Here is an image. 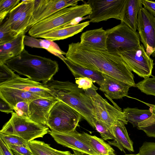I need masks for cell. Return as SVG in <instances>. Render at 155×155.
I'll return each mask as SVG.
<instances>
[{"label": "cell", "mask_w": 155, "mask_h": 155, "mask_svg": "<svg viewBox=\"0 0 155 155\" xmlns=\"http://www.w3.org/2000/svg\"><path fill=\"white\" fill-rule=\"evenodd\" d=\"M65 57L82 67L136 87L132 71L119 55L94 49L78 42L69 45Z\"/></svg>", "instance_id": "cell-1"}, {"label": "cell", "mask_w": 155, "mask_h": 155, "mask_svg": "<svg viewBox=\"0 0 155 155\" xmlns=\"http://www.w3.org/2000/svg\"><path fill=\"white\" fill-rule=\"evenodd\" d=\"M5 64L19 74L33 81L46 84L58 72L59 65L55 61L29 53L25 49L18 56Z\"/></svg>", "instance_id": "cell-2"}, {"label": "cell", "mask_w": 155, "mask_h": 155, "mask_svg": "<svg viewBox=\"0 0 155 155\" xmlns=\"http://www.w3.org/2000/svg\"><path fill=\"white\" fill-rule=\"evenodd\" d=\"M44 84L56 98L77 111L94 128L96 119L94 107L84 90L79 88L76 84L69 81H60L53 78Z\"/></svg>", "instance_id": "cell-3"}, {"label": "cell", "mask_w": 155, "mask_h": 155, "mask_svg": "<svg viewBox=\"0 0 155 155\" xmlns=\"http://www.w3.org/2000/svg\"><path fill=\"white\" fill-rule=\"evenodd\" d=\"M91 13L90 5L87 3L62 9L32 26L28 33L37 38L52 30L68 26L75 19Z\"/></svg>", "instance_id": "cell-4"}, {"label": "cell", "mask_w": 155, "mask_h": 155, "mask_svg": "<svg viewBox=\"0 0 155 155\" xmlns=\"http://www.w3.org/2000/svg\"><path fill=\"white\" fill-rule=\"evenodd\" d=\"M10 119L3 126L0 132L8 135H14L28 142L43 137L49 133V128L46 125L35 122L29 118L22 117L15 112Z\"/></svg>", "instance_id": "cell-5"}, {"label": "cell", "mask_w": 155, "mask_h": 155, "mask_svg": "<svg viewBox=\"0 0 155 155\" xmlns=\"http://www.w3.org/2000/svg\"><path fill=\"white\" fill-rule=\"evenodd\" d=\"M82 117L74 109L58 100L50 111L47 126L52 131L68 133L76 130Z\"/></svg>", "instance_id": "cell-6"}, {"label": "cell", "mask_w": 155, "mask_h": 155, "mask_svg": "<svg viewBox=\"0 0 155 155\" xmlns=\"http://www.w3.org/2000/svg\"><path fill=\"white\" fill-rule=\"evenodd\" d=\"M107 51L118 55L137 46L140 43L138 33L134 32L124 22L106 30Z\"/></svg>", "instance_id": "cell-7"}, {"label": "cell", "mask_w": 155, "mask_h": 155, "mask_svg": "<svg viewBox=\"0 0 155 155\" xmlns=\"http://www.w3.org/2000/svg\"><path fill=\"white\" fill-rule=\"evenodd\" d=\"M98 88L94 84L90 88L84 90L89 97L94 107L95 119L107 125L110 128L118 121L127 124L124 114L117 105L113 106L97 92Z\"/></svg>", "instance_id": "cell-8"}, {"label": "cell", "mask_w": 155, "mask_h": 155, "mask_svg": "<svg viewBox=\"0 0 155 155\" xmlns=\"http://www.w3.org/2000/svg\"><path fill=\"white\" fill-rule=\"evenodd\" d=\"M132 71L144 79L152 76L154 64L153 60L147 53L143 45L136 47L119 54Z\"/></svg>", "instance_id": "cell-9"}, {"label": "cell", "mask_w": 155, "mask_h": 155, "mask_svg": "<svg viewBox=\"0 0 155 155\" xmlns=\"http://www.w3.org/2000/svg\"><path fill=\"white\" fill-rule=\"evenodd\" d=\"M126 0H89L86 3L91 9L90 22L98 23L110 18L122 20Z\"/></svg>", "instance_id": "cell-10"}, {"label": "cell", "mask_w": 155, "mask_h": 155, "mask_svg": "<svg viewBox=\"0 0 155 155\" xmlns=\"http://www.w3.org/2000/svg\"><path fill=\"white\" fill-rule=\"evenodd\" d=\"M137 26L141 41L150 57L155 51V18L143 6L138 14Z\"/></svg>", "instance_id": "cell-11"}, {"label": "cell", "mask_w": 155, "mask_h": 155, "mask_svg": "<svg viewBox=\"0 0 155 155\" xmlns=\"http://www.w3.org/2000/svg\"><path fill=\"white\" fill-rule=\"evenodd\" d=\"M77 0H34L32 17L27 31L33 25L64 8L78 5Z\"/></svg>", "instance_id": "cell-12"}, {"label": "cell", "mask_w": 155, "mask_h": 155, "mask_svg": "<svg viewBox=\"0 0 155 155\" xmlns=\"http://www.w3.org/2000/svg\"><path fill=\"white\" fill-rule=\"evenodd\" d=\"M0 86L17 89L30 93L42 98L50 100L57 99L53 95L51 91L43 84L33 81L28 78H22L19 76L0 85Z\"/></svg>", "instance_id": "cell-13"}, {"label": "cell", "mask_w": 155, "mask_h": 155, "mask_svg": "<svg viewBox=\"0 0 155 155\" xmlns=\"http://www.w3.org/2000/svg\"><path fill=\"white\" fill-rule=\"evenodd\" d=\"M76 130L66 133L50 130L49 134L58 144L88 155H100L78 136Z\"/></svg>", "instance_id": "cell-14"}, {"label": "cell", "mask_w": 155, "mask_h": 155, "mask_svg": "<svg viewBox=\"0 0 155 155\" xmlns=\"http://www.w3.org/2000/svg\"><path fill=\"white\" fill-rule=\"evenodd\" d=\"M58 100L38 98L33 101L29 105V119L35 122L47 126L50 111Z\"/></svg>", "instance_id": "cell-15"}, {"label": "cell", "mask_w": 155, "mask_h": 155, "mask_svg": "<svg viewBox=\"0 0 155 155\" xmlns=\"http://www.w3.org/2000/svg\"><path fill=\"white\" fill-rule=\"evenodd\" d=\"M104 74V79L99 88L105 96L111 99H120L127 96L130 85Z\"/></svg>", "instance_id": "cell-16"}, {"label": "cell", "mask_w": 155, "mask_h": 155, "mask_svg": "<svg viewBox=\"0 0 155 155\" xmlns=\"http://www.w3.org/2000/svg\"><path fill=\"white\" fill-rule=\"evenodd\" d=\"M107 34L103 27L87 30L81 35L80 42L87 47L99 50L107 51Z\"/></svg>", "instance_id": "cell-17"}, {"label": "cell", "mask_w": 155, "mask_h": 155, "mask_svg": "<svg viewBox=\"0 0 155 155\" xmlns=\"http://www.w3.org/2000/svg\"><path fill=\"white\" fill-rule=\"evenodd\" d=\"M25 32L21 33L12 41L0 45V65L21 54L25 49Z\"/></svg>", "instance_id": "cell-18"}, {"label": "cell", "mask_w": 155, "mask_h": 155, "mask_svg": "<svg viewBox=\"0 0 155 155\" xmlns=\"http://www.w3.org/2000/svg\"><path fill=\"white\" fill-rule=\"evenodd\" d=\"M125 125L122 121H118L112 127L115 139L112 141H108V143L124 153V149L134 152L133 143L128 135Z\"/></svg>", "instance_id": "cell-19"}, {"label": "cell", "mask_w": 155, "mask_h": 155, "mask_svg": "<svg viewBox=\"0 0 155 155\" xmlns=\"http://www.w3.org/2000/svg\"><path fill=\"white\" fill-rule=\"evenodd\" d=\"M0 97L8 103L13 109L20 101L31 102L40 97L30 93L15 88L0 86Z\"/></svg>", "instance_id": "cell-20"}, {"label": "cell", "mask_w": 155, "mask_h": 155, "mask_svg": "<svg viewBox=\"0 0 155 155\" xmlns=\"http://www.w3.org/2000/svg\"><path fill=\"white\" fill-rule=\"evenodd\" d=\"M90 23L89 21H87L76 25L56 29L40 35L38 38L53 41L66 39L81 32Z\"/></svg>", "instance_id": "cell-21"}, {"label": "cell", "mask_w": 155, "mask_h": 155, "mask_svg": "<svg viewBox=\"0 0 155 155\" xmlns=\"http://www.w3.org/2000/svg\"><path fill=\"white\" fill-rule=\"evenodd\" d=\"M142 5V0H126L124 5L121 21L134 32L137 29L138 14Z\"/></svg>", "instance_id": "cell-22"}, {"label": "cell", "mask_w": 155, "mask_h": 155, "mask_svg": "<svg viewBox=\"0 0 155 155\" xmlns=\"http://www.w3.org/2000/svg\"><path fill=\"white\" fill-rule=\"evenodd\" d=\"M24 42L25 45L32 48L45 49L63 61L66 59L63 56L66 54V53L61 50L58 45L54 41L46 39H38L25 35Z\"/></svg>", "instance_id": "cell-23"}, {"label": "cell", "mask_w": 155, "mask_h": 155, "mask_svg": "<svg viewBox=\"0 0 155 155\" xmlns=\"http://www.w3.org/2000/svg\"><path fill=\"white\" fill-rule=\"evenodd\" d=\"M63 61L75 78H88L91 79L93 82L96 83L100 86L103 82L104 77L103 73L82 67L66 58Z\"/></svg>", "instance_id": "cell-24"}, {"label": "cell", "mask_w": 155, "mask_h": 155, "mask_svg": "<svg viewBox=\"0 0 155 155\" xmlns=\"http://www.w3.org/2000/svg\"><path fill=\"white\" fill-rule=\"evenodd\" d=\"M78 137L100 155H116L115 150L103 139L87 133L78 132Z\"/></svg>", "instance_id": "cell-25"}, {"label": "cell", "mask_w": 155, "mask_h": 155, "mask_svg": "<svg viewBox=\"0 0 155 155\" xmlns=\"http://www.w3.org/2000/svg\"><path fill=\"white\" fill-rule=\"evenodd\" d=\"M30 149L33 155H72L69 151L54 149L43 141L33 140L28 142Z\"/></svg>", "instance_id": "cell-26"}, {"label": "cell", "mask_w": 155, "mask_h": 155, "mask_svg": "<svg viewBox=\"0 0 155 155\" xmlns=\"http://www.w3.org/2000/svg\"><path fill=\"white\" fill-rule=\"evenodd\" d=\"M123 112L127 120L134 127H137L139 123L149 118L153 113L150 109L140 110L128 107L124 109Z\"/></svg>", "instance_id": "cell-27"}, {"label": "cell", "mask_w": 155, "mask_h": 155, "mask_svg": "<svg viewBox=\"0 0 155 155\" xmlns=\"http://www.w3.org/2000/svg\"><path fill=\"white\" fill-rule=\"evenodd\" d=\"M34 0H31L25 11L18 20L11 25L12 29L18 35L27 31L29 24L32 16Z\"/></svg>", "instance_id": "cell-28"}, {"label": "cell", "mask_w": 155, "mask_h": 155, "mask_svg": "<svg viewBox=\"0 0 155 155\" xmlns=\"http://www.w3.org/2000/svg\"><path fill=\"white\" fill-rule=\"evenodd\" d=\"M31 0H22L8 14L7 17L1 24L7 26H11L17 21L28 6Z\"/></svg>", "instance_id": "cell-29"}, {"label": "cell", "mask_w": 155, "mask_h": 155, "mask_svg": "<svg viewBox=\"0 0 155 155\" xmlns=\"http://www.w3.org/2000/svg\"><path fill=\"white\" fill-rule=\"evenodd\" d=\"M144 79L136 84V87L148 95L155 96V77Z\"/></svg>", "instance_id": "cell-30"}, {"label": "cell", "mask_w": 155, "mask_h": 155, "mask_svg": "<svg viewBox=\"0 0 155 155\" xmlns=\"http://www.w3.org/2000/svg\"><path fill=\"white\" fill-rule=\"evenodd\" d=\"M137 127L144 131L148 137H155V114L153 113L151 117L139 123Z\"/></svg>", "instance_id": "cell-31"}, {"label": "cell", "mask_w": 155, "mask_h": 155, "mask_svg": "<svg viewBox=\"0 0 155 155\" xmlns=\"http://www.w3.org/2000/svg\"><path fill=\"white\" fill-rule=\"evenodd\" d=\"M20 0H0V24L9 12L20 3Z\"/></svg>", "instance_id": "cell-32"}, {"label": "cell", "mask_w": 155, "mask_h": 155, "mask_svg": "<svg viewBox=\"0 0 155 155\" xmlns=\"http://www.w3.org/2000/svg\"><path fill=\"white\" fill-rule=\"evenodd\" d=\"M94 126L104 140H107L115 139L112 128H110L104 122L96 119L94 123Z\"/></svg>", "instance_id": "cell-33"}, {"label": "cell", "mask_w": 155, "mask_h": 155, "mask_svg": "<svg viewBox=\"0 0 155 155\" xmlns=\"http://www.w3.org/2000/svg\"><path fill=\"white\" fill-rule=\"evenodd\" d=\"M0 139L6 145L21 146L30 149L28 142L18 136L6 135L0 132Z\"/></svg>", "instance_id": "cell-34"}, {"label": "cell", "mask_w": 155, "mask_h": 155, "mask_svg": "<svg viewBox=\"0 0 155 155\" xmlns=\"http://www.w3.org/2000/svg\"><path fill=\"white\" fill-rule=\"evenodd\" d=\"M18 35L17 32L12 29L11 26L0 24V45L12 41Z\"/></svg>", "instance_id": "cell-35"}, {"label": "cell", "mask_w": 155, "mask_h": 155, "mask_svg": "<svg viewBox=\"0 0 155 155\" xmlns=\"http://www.w3.org/2000/svg\"><path fill=\"white\" fill-rule=\"evenodd\" d=\"M19 76L5 64L0 65V85Z\"/></svg>", "instance_id": "cell-36"}, {"label": "cell", "mask_w": 155, "mask_h": 155, "mask_svg": "<svg viewBox=\"0 0 155 155\" xmlns=\"http://www.w3.org/2000/svg\"><path fill=\"white\" fill-rule=\"evenodd\" d=\"M30 102L23 101L16 104L13 109L15 112L22 117L29 118V105Z\"/></svg>", "instance_id": "cell-37"}, {"label": "cell", "mask_w": 155, "mask_h": 155, "mask_svg": "<svg viewBox=\"0 0 155 155\" xmlns=\"http://www.w3.org/2000/svg\"><path fill=\"white\" fill-rule=\"evenodd\" d=\"M140 155H155V143L145 142L140 148Z\"/></svg>", "instance_id": "cell-38"}, {"label": "cell", "mask_w": 155, "mask_h": 155, "mask_svg": "<svg viewBox=\"0 0 155 155\" xmlns=\"http://www.w3.org/2000/svg\"><path fill=\"white\" fill-rule=\"evenodd\" d=\"M93 82L91 79L87 77L75 78V84L79 88L84 90L91 88L93 84Z\"/></svg>", "instance_id": "cell-39"}, {"label": "cell", "mask_w": 155, "mask_h": 155, "mask_svg": "<svg viewBox=\"0 0 155 155\" xmlns=\"http://www.w3.org/2000/svg\"><path fill=\"white\" fill-rule=\"evenodd\" d=\"M6 146L12 150H14L23 155H33L30 149L25 147L8 144Z\"/></svg>", "instance_id": "cell-40"}, {"label": "cell", "mask_w": 155, "mask_h": 155, "mask_svg": "<svg viewBox=\"0 0 155 155\" xmlns=\"http://www.w3.org/2000/svg\"><path fill=\"white\" fill-rule=\"evenodd\" d=\"M142 3L143 7L155 18V1L142 0Z\"/></svg>", "instance_id": "cell-41"}, {"label": "cell", "mask_w": 155, "mask_h": 155, "mask_svg": "<svg viewBox=\"0 0 155 155\" xmlns=\"http://www.w3.org/2000/svg\"><path fill=\"white\" fill-rule=\"evenodd\" d=\"M0 110L7 114L12 113L14 109L6 101L0 97Z\"/></svg>", "instance_id": "cell-42"}, {"label": "cell", "mask_w": 155, "mask_h": 155, "mask_svg": "<svg viewBox=\"0 0 155 155\" xmlns=\"http://www.w3.org/2000/svg\"><path fill=\"white\" fill-rule=\"evenodd\" d=\"M0 153L2 155H14L12 150L0 139Z\"/></svg>", "instance_id": "cell-43"}, {"label": "cell", "mask_w": 155, "mask_h": 155, "mask_svg": "<svg viewBox=\"0 0 155 155\" xmlns=\"http://www.w3.org/2000/svg\"><path fill=\"white\" fill-rule=\"evenodd\" d=\"M144 104L149 107V109L151 111L155 114V104L154 105L149 104L147 103H145L143 102Z\"/></svg>", "instance_id": "cell-44"}, {"label": "cell", "mask_w": 155, "mask_h": 155, "mask_svg": "<svg viewBox=\"0 0 155 155\" xmlns=\"http://www.w3.org/2000/svg\"><path fill=\"white\" fill-rule=\"evenodd\" d=\"M73 153L72 154V155H88L87 154L84 153L80 151L73 150Z\"/></svg>", "instance_id": "cell-45"}, {"label": "cell", "mask_w": 155, "mask_h": 155, "mask_svg": "<svg viewBox=\"0 0 155 155\" xmlns=\"http://www.w3.org/2000/svg\"><path fill=\"white\" fill-rule=\"evenodd\" d=\"M14 155H23L14 150H12Z\"/></svg>", "instance_id": "cell-46"}, {"label": "cell", "mask_w": 155, "mask_h": 155, "mask_svg": "<svg viewBox=\"0 0 155 155\" xmlns=\"http://www.w3.org/2000/svg\"><path fill=\"white\" fill-rule=\"evenodd\" d=\"M125 155H140L139 153L136 154H126Z\"/></svg>", "instance_id": "cell-47"}, {"label": "cell", "mask_w": 155, "mask_h": 155, "mask_svg": "<svg viewBox=\"0 0 155 155\" xmlns=\"http://www.w3.org/2000/svg\"><path fill=\"white\" fill-rule=\"evenodd\" d=\"M0 155H2L1 153H0Z\"/></svg>", "instance_id": "cell-48"}, {"label": "cell", "mask_w": 155, "mask_h": 155, "mask_svg": "<svg viewBox=\"0 0 155 155\" xmlns=\"http://www.w3.org/2000/svg\"><path fill=\"white\" fill-rule=\"evenodd\" d=\"M154 53L155 54V52H154Z\"/></svg>", "instance_id": "cell-49"}]
</instances>
